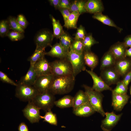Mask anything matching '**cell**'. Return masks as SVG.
<instances>
[{
    "instance_id": "6da1fadb",
    "label": "cell",
    "mask_w": 131,
    "mask_h": 131,
    "mask_svg": "<svg viewBox=\"0 0 131 131\" xmlns=\"http://www.w3.org/2000/svg\"><path fill=\"white\" fill-rule=\"evenodd\" d=\"M73 75L55 77L49 91L54 95L67 94L73 89L75 83Z\"/></svg>"
},
{
    "instance_id": "7a4b0ae2",
    "label": "cell",
    "mask_w": 131,
    "mask_h": 131,
    "mask_svg": "<svg viewBox=\"0 0 131 131\" xmlns=\"http://www.w3.org/2000/svg\"><path fill=\"white\" fill-rule=\"evenodd\" d=\"M52 74L55 77L73 75L71 65L66 58L49 63Z\"/></svg>"
},
{
    "instance_id": "3957f363",
    "label": "cell",
    "mask_w": 131,
    "mask_h": 131,
    "mask_svg": "<svg viewBox=\"0 0 131 131\" xmlns=\"http://www.w3.org/2000/svg\"><path fill=\"white\" fill-rule=\"evenodd\" d=\"M85 92L88 98L89 102L96 112L99 113L102 116H105L106 113L102 106L104 97L103 95L100 92L93 90L91 87L85 85H83Z\"/></svg>"
},
{
    "instance_id": "277c9868",
    "label": "cell",
    "mask_w": 131,
    "mask_h": 131,
    "mask_svg": "<svg viewBox=\"0 0 131 131\" xmlns=\"http://www.w3.org/2000/svg\"><path fill=\"white\" fill-rule=\"evenodd\" d=\"M55 101L54 95L48 91L38 93L31 101L40 109L46 112L51 110Z\"/></svg>"
},
{
    "instance_id": "5b68a950",
    "label": "cell",
    "mask_w": 131,
    "mask_h": 131,
    "mask_svg": "<svg viewBox=\"0 0 131 131\" xmlns=\"http://www.w3.org/2000/svg\"><path fill=\"white\" fill-rule=\"evenodd\" d=\"M17 83L16 86L15 96L20 100L31 101L39 93L33 86Z\"/></svg>"
},
{
    "instance_id": "8992f818",
    "label": "cell",
    "mask_w": 131,
    "mask_h": 131,
    "mask_svg": "<svg viewBox=\"0 0 131 131\" xmlns=\"http://www.w3.org/2000/svg\"><path fill=\"white\" fill-rule=\"evenodd\" d=\"M84 53L79 54L70 50L67 54L66 58L71 65L73 75L75 78L82 71L86 69Z\"/></svg>"
},
{
    "instance_id": "52a82bcc",
    "label": "cell",
    "mask_w": 131,
    "mask_h": 131,
    "mask_svg": "<svg viewBox=\"0 0 131 131\" xmlns=\"http://www.w3.org/2000/svg\"><path fill=\"white\" fill-rule=\"evenodd\" d=\"M54 38L53 33L49 30L43 29L39 30L34 36V41L36 48L51 47Z\"/></svg>"
},
{
    "instance_id": "ba28073f",
    "label": "cell",
    "mask_w": 131,
    "mask_h": 131,
    "mask_svg": "<svg viewBox=\"0 0 131 131\" xmlns=\"http://www.w3.org/2000/svg\"><path fill=\"white\" fill-rule=\"evenodd\" d=\"M121 76L114 66L110 67L101 70L100 77L108 86L116 84L120 81Z\"/></svg>"
},
{
    "instance_id": "9c48e42d",
    "label": "cell",
    "mask_w": 131,
    "mask_h": 131,
    "mask_svg": "<svg viewBox=\"0 0 131 131\" xmlns=\"http://www.w3.org/2000/svg\"><path fill=\"white\" fill-rule=\"evenodd\" d=\"M40 110L32 101H30L22 111L24 116L30 122L34 123L39 122L41 119Z\"/></svg>"
},
{
    "instance_id": "30bf717a",
    "label": "cell",
    "mask_w": 131,
    "mask_h": 131,
    "mask_svg": "<svg viewBox=\"0 0 131 131\" xmlns=\"http://www.w3.org/2000/svg\"><path fill=\"white\" fill-rule=\"evenodd\" d=\"M122 114L117 115L113 112L106 113V117L101 122L102 129L103 131H111L117 123Z\"/></svg>"
},
{
    "instance_id": "8fae6325",
    "label": "cell",
    "mask_w": 131,
    "mask_h": 131,
    "mask_svg": "<svg viewBox=\"0 0 131 131\" xmlns=\"http://www.w3.org/2000/svg\"><path fill=\"white\" fill-rule=\"evenodd\" d=\"M54 77L52 74L38 76L33 86L39 93L49 91Z\"/></svg>"
},
{
    "instance_id": "7c38bea8",
    "label": "cell",
    "mask_w": 131,
    "mask_h": 131,
    "mask_svg": "<svg viewBox=\"0 0 131 131\" xmlns=\"http://www.w3.org/2000/svg\"><path fill=\"white\" fill-rule=\"evenodd\" d=\"M91 76L93 81L91 87L94 90L100 92L104 90L112 91V89L108 85L100 76H98L93 71L86 69L85 70Z\"/></svg>"
},
{
    "instance_id": "4fadbf2b",
    "label": "cell",
    "mask_w": 131,
    "mask_h": 131,
    "mask_svg": "<svg viewBox=\"0 0 131 131\" xmlns=\"http://www.w3.org/2000/svg\"><path fill=\"white\" fill-rule=\"evenodd\" d=\"M114 66L120 76L123 77L131 71V58L126 57L116 60Z\"/></svg>"
},
{
    "instance_id": "5bb4252c",
    "label": "cell",
    "mask_w": 131,
    "mask_h": 131,
    "mask_svg": "<svg viewBox=\"0 0 131 131\" xmlns=\"http://www.w3.org/2000/svg\"><path fill=\"white\" fill-rule=\"evenodd\" d=\"M34 67L38 77L52 74L49 63L45 57L36 62Z\"/></svg>"
},
{
    "instance_id": "9a60e30c",
    "label": "cell",
    "mask_w": 131,
    "mask_h": 131,
    "mask_svg": "<svg viewBox=\"0 0 131 131\" xmlns=\"http://www.w3.org/2000/svg\"><path fill=\"white\" fill-rule=\"evenodd\" d=\"M130 96L127 94H118L112 93V105L114 110L118 111L122 110L127 103Z\"/></svg>"
},
{
    "instance_id": "2e32d148",
    "label": "cell",
    "mask_w": 131,
    "mask_h": 131,
    "mask_svg": "<svg viewBox=\"0 0 131 131\" xmlns=\"http://www.w3.org/2000/svg\"><path fill=\"white\" fill-rule=\"evenodd\" d=\"M127 49L123 42L118 41L111 46L109 50L117 60L126 57L125 53Z\"/></svg>"
},
{
    "instance_id": "e0dca14e",
    "label": "cell",
    "mask_w": 131,
    "mask_h": 131,
    "mask_svg": "<svg viewBox=\"0 0 131 131\" xmlns=\"http://www.w3.org/2000/svg\"><path fill=\"white\" fill-rule=\"evenodd\" d=\"M87 12L94 14L102 13L104 10V6L100 0H88L85 5Z\"/></svg>"
},
{
    "instance_id": "ac0fdd59",
    "label": "cell",
    "mask_w": 131,
    "mask_h": 131,
    "mask_svg": "<svg viewBox=\"0 0 131 131\" xmlns=\"http://www.w3.org/2000/svg\"><path fill=\"white\" fill-rule=\"evenodd\" d=\"M95 109L89 102L83 104L73 110V113L77 116L87 117L93 114L95 112Z\"/></svg>"
},
{
    "instance_id": "d6986e66",
    "label": "cell",
    "mask_w": 131,
    "mask_h": 131,
    "mask_svg": "<svg viewBox=\"0 0 131 131\" xmlns=\"http://www.w3.org/2000/svg\"><path fill=\"white\" fill-rule=\"evenodd\" d=\"M37 77L34 68V65H30L27 72L21 78L18 83L33 86Z\"/></svg>"
},
{
    "instance_id": "ffe728a7",
    "label": "cell",
    "mask_w": 131,
    "mask_h": 131,
    "mask_svg": "<svg viewBox=\"0 0 131 131\" xmlns=\"http://www.w3.org/2000/svg\"><path fill=\"white\" fill-rule=\"evenodd\" d=\"M45 55L63 59L66 57L67 54L60 43H57L52 46L49 51L46 52Z\"/></svg>"
},
{
    "instance_id": "44dd1931",
    "label": "cell",
    "mask_w": 131,
    "mask_h": 131,
    "mask_svg": "<svg viewBox=\"0 0 131 131\" xmlns=\"http://www.w3.org/2000/svg\"><path fill=\"white\" fill-rule=\"evenodd\" d=\"M84 58L85 65L89 67L92 71H93L98 64V57L91 50L84 52Z\"/></svg>"
},
{
    "instance_id": "7402d4cb",
    "label": "cell",
    "mask_w": 131,
    "mask_h": 131,
    "mask_svg": "<svg viewBox=\"0 0 131 131\" xmlns=\"http://www.w3.org/2000/svg\"><path fill=\"white\" fill-rule=\"evenodd\" d=\"M116 60L109 50L104 54L100 60V69L102 70L107 68L114 66Z\"/></svg>"
},
{
    "instance_id": "603a6c76",
    "label": "cell",
    "mask_w": 131,
    "mask_h": 131,
    "mask_svg": "<svg viewBox=\"0 0 131 131\" xmlns=\"http://www.w3.org/2000/svg\"><path fill=\"white\" fill-rule=\"evenodd\" d=\"M89 102L88 97L84 91L79 90L74 97V105L73 110L79 106Z\"/></svg>"
},
{
    "instance_id": "cb8c5ba5",
    "label": "cell",
    "mask_w": 131,
    "mask_h": 131,
    "mask_svg": "<svg viewBox=\"0 0 131 131\" xmlns=\"http://www.w3.org/2000/svg\"><path fill=\"white\" fill-rule=\"evenodd\" d=\"M92 17L105 25L115 28L119 32H121L123 30L122 28L116 25L108 16L103 15L102 13L94 14Z\"/></svg>"
},
{
    "instance_id": "d4e9b609",
    "label": "cell",
    "mask_w": 131,
    "mask_h": 131,
    "mask_svg": "<svg viewBox=\"0 0 131 131\" xmlns=\"http://www.w3.org/2000/svg\"><path fill=\"white\" fill-rule=\"evenodd\" d=\"M54 105L61 108L73 107L74 97L70 95H65L58 100L55 101Z\"/></svg>"
},
{
    "instance_id": "484cf974",
    "label": "cell",
    "mask_w": 131,
    "mask_h": 131,
    "mask_svg": "<svg viewBox=\"0 0 131 131\" xmlns=\"http://www.w3.org/2000/svg\"><path fill=\"white\" fill-rule=\"evenodd\" d=\"M87 0H76L71 2L69 9L71 12H77L80 15L87 13L85 5Z\"/></svg>"
},
{
    "instance_id": "4316f807",
    "label": "cell",
    "mask_w": 131,
    "mask_h": 131,
    "mask_svg": "<svg viewBox=\"0 0 131 131\" xmlns=\"http://www.w3.org/2000/svg\"><path fill=\"white\" fill-rule=\"evenodd\" d=\"M45 48H36L33 54L27 59L30 65H34L37 61L45 57L46 52Z\"/></svg>"
},
{
    "instance_id": "83f0119b",
    "label": "cell",
    "mask_w": 131,
    "mask_h": 131,
    "mask_svg": "<svg viewBox=\"0 0 131 131\" xmlns=\"http://www.w3.org/2000/svg\"><path fill=\"white\" fill-rule=\"evenodd\" d=\"M49 16L52 21L54 38L59 39L64 32L62 26L59 20H56L51 15H49Z\"/></svg>"
},
{
    "instance_id": "f1b7e54d",
    "label": "cell",
    "mask_w": 131,
    "mask_h": 131,
    "mask_svg": "<svg viewBox=\"0 0 131 131\" xmlns=\"http://www.w3.org/2000/svg\"><path fill=\"white\" fill-rule=\"evenodd\" d=\"M59 39L60 41L59 43L63 47L67 54L69 51V48L74 40L69 34L65 32Z\"/></svg>"
},
{
    "instance_id": "f546056e",
    "label": "cell",
    "mask_w": 131,
    "mask_h": 131,
    "mask_svg": "<svg viewBox=\"0 0 131 131\" xmlns=\"http://www.w3.org/2000/svg\"><path fill=\"white\" fill-rule=\"evenodd\" d=\"M80 14L77 12H73L71 13L67 21L64 26L67 29L77 28V23Z\"/></svg>"
},
{
    "instance_id": "4dcf8cb0",
    "label": "cell",
    "mask_w": 131,
    "mask_h": 131,
    "mask_svg": "<svg viewBox=\"0 0 131 131\" xmlns=\"http://www.w3.org/2000/svg\"><path fill=\"white\" fill-rule=\"evenodd\" d=\"M84 51H91L92 46L95 44L99 43L93 37L92 33L87 34L83 40Z\"/></svg>"
},
{
    "instance_id": "1f68e13d",
    "label": "cell",
    "mask_w": 131,
    "mask_h": 131,
    "mask_svg": "<svg viewBox=\"0 0 131 131\" xmlns=\"http://www.w3.org/2000/svg\"><path fill=\"white\" fill-rule=\"evenodd\" d=\"M70 50L79 54L84 53V51L83 40H74L70 48Z\"/></svg>"
},
{
    "instance_id": "d6a6232c",
    "label": "cell",
    "mask_w": 131,
    "mask_h": 131,
    "mask_svg": "<svg viewBox=\"0 0 131 131\" xmlns=\"http://www.w3.org/2000/svg\"><path fill=\"white\" fill-rule=\"evenodd\" d=\"M40 117L41 119L44 120V121L50 124L55 126L57 125V121L56 115L53 113L51 110L46 112L44 115H41Z\"/></svg>"
},
{
    "instance_id": "836d02e7",
    "label": "cell",
    "mask_w": 131,
    "mask_h": 131,
    "mask_svg": "<svg viewBox=\"0 0 131 131\" xmlns=\"http://www.w3.org/2000/svg\"><path fill=\"white\" fill-rule=\"evenodd\" d=\"M7 19L9 24L10 29L12 30L23 33H25V29L20 25L15 17L10 16Z\"/></svg>"
},
{
    "instance_id": "e575fe53",
    "label": "cell",
    "mask_w": 131,
    "mask_h": 131,
    "mask_svg": "<svg viewBox=\"0 0 131 131\" xmlns=\"http://www.w3.org/2000/svg\"><path fill=\"white\" fill-rule=\"evenodd\" d=\"M10 28L7 19L3 20L0 22V36L2 37L7 36Z\"/></svg>"
},
{
    "instance_id": "d590c367",
    "label": "cell",
    "mask_w": 131,
    "mask_h": 131,
    "mask_svg": "<svg viewBox=\"0 0 131 131\" xmlns=\"http://www.w3.org/2000/svg\"><path fill=\"white\" fill-rule=\"evenodd\" d=\"M116 84L115 88L112 91V93L118 94H127L128 87L125 85L121 81L118 82Z\"/></svg>"
},
{
    "instance_id": "8d00e7d4",
    "label": "cell",
    "mask_w": 131,
    "mask_h": 131,
    "mask_svg": "<svg viewBox=\"0 0 131 131\" xmlns=\"http://www.w3.org/2000/svg\"><path fill=\"white\" fill-rule=\"evenodd\" d=\"M7 36L12 41H16L21 40L25 37L24 33L11 30L8 34Z\"/></svg>"
},
{
    "instance_id": "74e56055",
    "label": "cell",
    "mask_w": 131,
    "mask_h": 131,
    "mask_svg": "<svg viewBox=\"0 0 131 131\" xmlns=\"http://www.w3.org/2000/svg\"><path fill=\"white\" fill-rule=\"evenodd\" d=\"M87 34L84 27L82 25H80L77 28L74 38V40H83Z\"/></svg>"
},
{
    "instance_id": "f35d334b",
    "label": "cell",
    "mask_w": 131,
    "mask_h": 131,
    "mask_svg": "<svg viewBox=\"0 0 131 131\" xmlns=\"http://www.w3.org/2000/svg\"><path fill=\"white\" fill-rule=\"evenodd\" d=\"M0 80L3 82L16 86L17 83L10 78L8 75L3 72L0 71Z\"/></svg>"
},
{
    "instance_id": "ab89813d",
    "label": "cell",
    "mask_w": 131,
    "mask_h": 131,
    "mask_svg": "<svg viewBox=\"0 0 131 131\" xmlns=\"http://www.w3.org/2000/svg\"><path fill=\"white\" fill-rule=\"evenodd\" d=\"M16 19L20 25L24 29L27 28L28 25V22L23 14H18L16 18Z\"/></svg>"
},
{
    "instance_id": "60d3db41",
    "label": "cell",
    "mask_w": 131,
    "mask_h": 131,
    "mask_svg": "<svg viewBox=\"0 0 131 131\" xmlns=\"http://www.w3.org/2000/svg\"><path fill=\"white\" fill-rule=\"evenodd\" d=\"M59 10L62 14L64 22V24H66L68 18L71 12L69 9L60 8Z\"/></svg>"
},
{
    "instance_id": "b9f144b4",
    "label": "cell",
    "mask_w": 131,
    "mask_h": 131,
    "mask_svg": "<svg viewBox=\"0 0 131 131\" xmlns=\"http://www.w3.org/2000/svg\"><path fill=\"white\" fill-rule=\"evenodd\" d=\"M71 2L70 0H60L59 3V8L69 9Z\"/></svg>"
},
{
    "instance_id": "7bdbcfd3",
    "label": "cell",
    "mask_w": 131,
    "mask_h": 131,
    "mask_svg": "<svg viewBox=\"0 0 131 131\" xmlns=\"http://www.w3.org/2000/svg\"><path fill=\"white\" fill-rule=\"evenodd\" d=\"M121 81L125 85L128 87L129 84L131 82V71L125 75Z\"/></svg>"
},
{
    "instance_id": "ee69618b",
    "label": "cell",
    "mask_w": 131,
    "mask_h": 131,
    "mask_svg": "<svg viewBox=\"0 0 131 131\" xmlns=\"http://www.w3.org/2000/svg\"><path fill=\"white\" fill-rule=\"evenodd\" d=\"M123 42L127 48L131 47V35L126 36L124 38Z\"/></svg>"
},
{
    "instance_id": "f6af8a7d",
    "label": "cell",
    "mask_w": 131,
    "mask_h": 131,
    "mask_svg": "<svg viewBox=\"0 0 131 131\" xmlns=\"http://www.w3.org/2000/svg\"><path fill=\"white\" fill-rule=\"evenodd\" d=\"M60 0H48L50 5L53 6L55 9H58L59 8V3Z\"/></svg>"
},
{
    "instance_id": "bcb514c9",
    "label": "cell",
    "mask_w": 131,
    "mask_h": 131,
    "mask_svg": "<svg viewBox=\"0 0 131 131\" xmlns=\"http://www.w3.org/2000/svg\"><path fill=\"white\" fill-rule=\"evenodd\" d=\"M18 130V131H29L27 125L23 122H22L19 124Z\"/></svg>"
},
{
    "instance_id": "7dc6e473",
    "label": "cell",
    "mask_w": 131,
    "mask_h": 131,
    "mask_svg": "<svg viewBox=\"0 0 131 131\" xmlns=\"http://www.w3.org/2000/svg\"><path fill=\"white\" fill-rule=\"evenodd\" d=\"M125 57L131 58V47L126 50L125 53Z\"/></svg>"
},
{
    "instance_id": "c3c4849f",
    "label": "cell",
    "mask_w": 131,
    "mask_h": 131,
    "mask_svg": "<svg viewBox=\"0 0 131 131\" xmlns=\"http://www.w3.org/2000/svg\"><path fill=\"white\" fill-rule=\"evenodd\" d=\"M130 93L131 94V85L130 86ZM130 103L131 104V101L130 102Z\"/></svg>"
}]
</instances>
